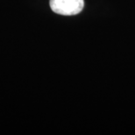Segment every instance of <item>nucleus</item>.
Masks as SVG:
<instances>
[{
  "label": "nucleus",
  "instance_id": "1",
  "mask_svg": "<svg viewBox=\"0 0 135 135\" xmlns=\"http://www.w3.org/2000/svg\"><path fill=\"white\" fill-rule=\"evenodd\" d=\"M50 8L54 12L64 16L76 15L84 7L83 0H50Z\"/></svg>",
  "mask_w": 135,
  "mask_h": 135
}]
</instances>
